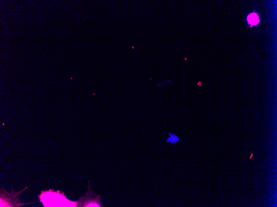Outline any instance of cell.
<instances>
[{"mask_svg":"<svg viewBox=\"0 0 277 207\" xmlns=\"http://www.w3.org/2000/svg\"><path fill=\"white\" fill-rule=\"evenodd\" d=\"M169 136L166 139L167 143L176 144L179 141V138L176 134L171 132L168 134Z\"/></svg>","mask_w":277,"mask_h":207,"instance_id":"cell-1","label":"cell"},{"mask_svg":"<svg viewBox=\"0 0 277 207\" xmlns=\"http://www.w3.org/2000/svg\"><path fill=\"white\" fill-rule=\"evenodd\" d=\"M248 21L251 25H256L259 22V17L256 14H251L248 16Z\"/></svg>","mask_w":277,"mask_h":207,"instance_id":"cell-2","label":"cell"}]
</instances>
